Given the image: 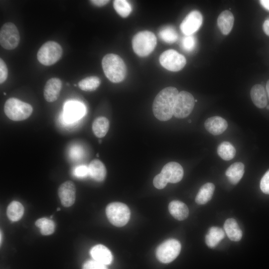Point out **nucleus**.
Returning a JSON list of instances; mask_svg holds the SVG:
<instances>
[{
    "label": "nucleus",
    "instance_id": "nucleus-4",
    "mask_svg": "<svg viewBox=\"0 0 269 269\" xmlns=\"http://www.w3.org/2000/svg\"><path fill=\"white\" fill-rule=\"evenodd\" d=\"M156 43V37L153 33L149 31H142L134 36L132 46L134 52L137 55L144 57L153 51Z\"/></svg>",
    "mask_w": 269,
    "mask_h": 269
},
{
    "label": "nucleus",
    "instance_id": "nucleus-7",
    "mask_svg": "<svg viewBox=\"0 0 269 269\" xmlns=\"http://www.w3.org/2000/svg\"><path fill=\"white\" fill-rule=\"evenodd\" d=\"M181 248V244L178 241L174 239H168L157 247L156 256L160 262L169 263L179 255Z\"/></svg>",
    "mask_w": 269,
    "mask_h": 269
},
{
    "label": "nucleus",
    "instance_id": "nucleus-32",
    "mask_svg": "<svg viewBox=\"0 0 269 269\" xmlns=\"http://www.w3.org/2000/svg\"><path fill=\"white\" fill-rule=\"evenodd\" d=\"M113 4L115 10L123 17H127L131 12V6L127 0H115Z\"/></svg>",
    "mask_w": 269,
    "mask_h": 269
},
{
    "label": "nucleus",
    "instance_id": "nucleus-13",
    "mask_svg": "<svg viewBox=\"0 0 269 269\" xmlns=\"http://www.w3.org/2000/svg\"><path fill=\"white\" fill-rule=\"evenodd\" d=\"M76 187L71 181H67L59 186L58 190V196L61 204L65 207L72 206L76 199Z\"/></svg>",
    "mask_w": 269,
    "mask_h": 269
},
{
    "label": "nucleus",
    "instance_id": "nucleus-12",
    "mask_svg": "<svg viewBox=\"0 0 269 269\" xmlns=\"http://www.w3.org/2000/svg\"><path fill=\"white\" fill-rule=\"evenodd\" d=\"M85 109L84 105L77 101H69L65 103L64 107V121L69 123L75 122L84 115Z\"/></svg>",
    "mask_w": 269,
    "mask_h": 269
},
{
    "label": "nucleus",
    "instance_id": "nucleus-26",
    "mask_svg": "<svg viewBox=\"0 0 269 269\" xmlns=\"http://www.w3.org/2000/svg\"><path fill=\"white\" fill-rule=\"evenodd\" d=\"M110 127L108 119L105 117L97 118L92 124V130L94 134L99 138H102L106 135Z\"/></svg>",
    "mask_w": 269,
    "mask_h": 269
},
{
    "label": "nucleus",
    "instance_id": "nucleus-37",
    "mask_svg": "<svg viewBox=\"0 0 269 269\" xmlns=\"http://www.w3.org/2000/svg\"><path fill=\"white\" fill-rule=\"evenodd\" d=\"M8 70L4 61L0 58V83L2 84L7 79Z\"/></svg>",
    "mask_w": 269,
    "mask_h": 269
},
{
    "label": "nucleus",
    "instance_id": "nucleus-20",
    "mask_svg": "<svg viewBox=\"0 0 269 269\" xmlns=\"http://www.w3.org/2000/svg\"><path fill=\"white\" fill-rule=\"evenodd\" d=\"M251 97L253 103L259 108H264L267 104L266 92L264 87L259 84L253 86L251 90Z\"/></svg>",
    "mask_w": 269,
    "mask_h": 269
},
{
    "label": "nucleus",
    "instance_id": "nucleus-46",
    "mask_svg": "<svg viewBox=\"0 0 269 269\" xmlns=\"http://www.w3.org/2000/svg\"><path fill=\"white\" fill-rule=\"evenodd\" d=\"M267 108L269 110V105L267 107Z\"/></svg>",
    "mask_w": 269,
    "mask_h": 269
},
{
    "label": "nucleus",
    "instance_id": "nucleus-25",
    "mask_svg": "<svg viewBox=\"0 0 269 269\" xmlns=\"http://www.w3.org/2000/svg\"><path fill=\"white\" fill-rule=\"evenodd\" d=\"M215 186L212 183L208 182L200 188L195 198V202L199 205H203L209 201L213 195Z\"/></svg>",
    "mask_w": 269,
    "mask_h": 269
},
{
    "label": "nucleus",
    "instance_id": "nucleus-5",
    "mask_svg": "<svg viewBox=\"0 0 269 269\" xmlns=\"http://www.w3.org/2000/svg\"><path fill=\"white\" fill-rule=\"evenodd\" d=\"M63 50L59 44L53 41L44 43L37 54L39 62L45 66H50L56 63L62 55Z\"/></svg>",
    "mask_w": 269,
    "mask_h": 269
},
{
    "label": "nucleus",
    "instance_id": "nucleus-27",
    "mask_svg": "<svg viewBox=\"0 0 269 269\" xmlns=\"http://www.w3.org/2000/svg\"><path fill=\"white\" fill-rule=\"evenodd\" d=\"M24 213V207L19 202L13 201L7 207L6 215L11 221L16 222L19 220Z\"/></svg>",
    "mask_w": 269,
    "mask_h": 269
},
{
    "label": "nucleus",
    "instance_id": "nucleus-35",
    "mask_svg": "<svg viewBox=\"0 0 269 269\" xmlns=\"http://www.w3.org/2000/svg\"><path fill=\"white\" fill-rule=\"evenodd\" d=\"M167 183L168 181L160 173L156 175L153 180L154 187L158 189L164 188Z\"/></svg>",
    "mask_w": 269,
    "mask_h": 269
},
{
    "label": "nucleus",
    "instance_id": "nucleus-43",
    "mask_svg": "<svg viewBox=\"0 0 269 269\" xmlns=\"http://www.w3.org/2000/svg\"><path fill=\"white\" fill-rule=\"evenodd\" d=\"M266 89H267V92L268 93L269 98V80L267 81V83L266 84Z\"/></svg>",
    "mask_w": 269,
    "mask_h": 269
},
{
    "label": "nucleus",
    "instance_id": "nucleus-14",
    "mask_svg": "<svg viewBox=\"0 0 269 269\" xmlns=\"http://www.w3.org/2000/svg\"><path fill=\"white\" fill-rule=\"evenodd\" d=\"M160 173L168 182L176 183L182 179L184 172L180 164L176 162H169L163 167Z\"/></svg>",
    "mask_w": 269,
    "mask_h": 269
},
{
    "label": "nucleus",
    "instance_id": "nucleus-3",
    "mask_svg": "<svg viewBox=\"0 0 269 269\" xmlns=\"http://www.w3.org/2000/svg\"><path fill=\"white\" fill-rule=\"evenodd\" d=\"M4 112L9 119L14 121H21L31 116L33 108L27 103L15 98H10L5 102Z\"/></svg>",
    "mask_w": 269,
    "mask_h": 269
},
{
    "label": "nucleus",
    "instance_id": "nucleus-31",
    "mask_svg": "<svg viewBox=\"0 0 269 269\" xmlns=\"http://www.w3.org/2000/svg\"><path fill=\"white\" fill-rule=\"evenodd\" d=\"M159 37L164 42L172 43L178 39V34L175 29L172 26H165L158 33Z\"/></svg>",
    "mask_w": 269,
    "mask_h": 269
},
{
    "label": "nucleus",
    "instance_id": "nucleus-45",
    "mask_svg": "<svg viewBox=\"0 0 269 269\" xmlns=\"http://www.w3.org/2000/svg\"><path fill=\"white\" fill-rule=\"evenodd\" d=\"M57 211H60V208H58L57 209Z\"/></svg>",
    "mask_w": 269,
    "mask_h": 269
},
{
    "label": "nucleus",
    "instance_id": "nucleus-1",
    "mask_svg": "<svg viewBox=\"0 0 269 269\" xmlns=\"http://www.w3.org/2000/svg\"><path fill=\"white\" fill-rule=\"evenodd\" d=\"M178 93L177 89L173 87L165 88L158 93L152 104V111L156 118L161 121L171 118Z\"/></svg>",
    "mask_w": 269,
    "mask_h": 269
},
{
    "label": "nucleus",
    "instance_id": "nucleus-10",
    "mask_svg": "<svg viewBox=\"0 0 269 269\" xmlns=\"http://www.w3.org/2000/svg\"><path fill=\"white\" fill-rule=\"evenodd\" d=\"M159 60L163 67L173 72L181 70L186 63L185 57L173 49L164 51L160 55Z\"/></svg>",
    "mask_w": 269,
    "mask_h": 269
},
{
    "label": "nucleus",
    "instance_id": "nucleus-36",
    "mask_svg": "<svg viewBox=\"0 0 269 269\" xmlns=\"http://www.w3.org/2000/svg\"><path fill=\"white\" fill-rule=\"evenodd\" d=\"M260 188L263 193L269 194V170L264 174L261 180Z\"/></svg>",
    "mask_w": 269,
    "mask_h": 269
},
{
    "label": "nucleus",
    "instance_id": "nucleus-29",
    "mask_svg": "<svg viewBox=\"0 0 269 269\" xmlns=\"http://www.w3.org/2000/svg\"><path fill=\"white\" fill-rule=\"evenodd\" d=\"M100 83V79L98 77L90 76L80 81L78 85L83 91H93L99 87Z\"/></svg>",
    "mask_w": 269,
    "mask_h": 269
},
{
    "label": "nucleus",
    "instance_id": "nucleus-39",
    "mask_svg": "<svg viewBox=\"0 0 269 269\" xmlns=\"http://www.w3.org/2000/svg\"><path fill=\"white\" fill-rule=\"evenodd\" d=\"M108 0H92L90 2L97 6H104L109 2Z\"/></svg>",
    "mask_w": 269,
    "mask_h": 269
},
{
    "label": "nucleus",
    "instance_id": "nucleus-23",
    "mask_svg": "<svg viewBox=\"0 0 269 269\" xmlns=\"http://www.w3.org/2000/svg\"><path fill=\"white\" fill-rule=\"evenodd\" d=\"M244 168L243 163L237 162L227 168L225 174L231 183L235 185L240 181L244 175Z\"/></svg>",
    "mask_w": 269,
    "mask_h": 269
},
{
    "label": "nucleus",
    "instance_id": "nucleus-44",
    "mask_svg": "<svg viewBox=\"0 0 269 269\" xmlns=\"http://www.w3.org/2000/svg\"><path fill=\"white\" fill-rule=\"evenodd\" d=\"M2 240V232H1V230H0V245L1 244Z\"/></svg>",
    "mask_w": 269,
    "mask_h": 269
},
{
    "label": "nucleus",
    "instance_id": "nucleus-11",
    "mask_svg": "<svg viewBox=\"0 0 269 269\" xmlns=\"http://www.w3.org/2000/svg\"><path fill=\"white\" fill-rule=\"evenodd\" d=\"M203 17L198 10L191 11L183 20L180 25L181 32L185 35H192L201 26Z\"/></svg>",
    "mask_w": 269,
    "mask_h": 269
},
{
    "label": "nucleus",
    "instance_id": "nucleus-33",
    "mask_svg": "<svg viewBox=\"0 0 269 269\" xmlns=\"http://www.w3.org/2000/svg\"><path fill=\"white\" fill-rule=\"evenodd\" d=\"M196 39L193 35H185L181 40V47L186 51L190 52L196 46Z\"/></svg>",
    "mask_w": 269,
    "mask_h": 269
},
{
    "label": "nucleus",
    "instance_id": "nucleus-24",
    "mask_svg": "<svg viewBox=\"0 0 269 269\" xmlns=\"http://www.w3.org/2000/svg\"><path fill=\"white\" fill-rule=\"evenodd\" d=\"M225 237L224 231L220 228H210L205 236V242L209 248L215 247Z\"/></svg>",
    "mask_w": 269,
    "mask_h": 269
},
{
    "label": "nucleus",
    "instance_id": "nucleus-16",
    "mask_svg": "<svg viewBox=\"0 0 269 269\" xmlns=\"http://www.w3.org/2000/svg\"><path fill=\"white\" fill-rule=\"evenodd\" d=\"M206 130L213 135L222 134L227 128V121L222 117L214 116L207 119L204 123Z\"/></svg>",
    "mask_w": 269,
    "mask_h": 269
},
{
    "label": "nucleus",
    "instance_id": "nucleus-8",
    "mask_svg": "<svg viewBox=\"0 0 269 269\" xmlns=\"http://www.w3.org/2000/svg\"><path fill=\"white\" fill-rule=\"evenodd\" d=\"M20 36L18 30L12 22H6L0 28V44L4 49L12 50L18 45Z\"/></svg>",
    "mask_w": 269,
    "mask_h": 269
},
{
    "label": "nucleus",
    "instance_id": "nucleus-6",
    "mask_svg": "<svg viewBox=\"0 0 269 269\" xmlns=\"http://www.w3.org/2000/svg\"><path fill=\"white\" fill-rule=\"evenodd\" d=\"M106 213L110 223L117 227H122L127 224L131 214L128 206L121 202H113L108 204Z\"/></svg>",
    "mask_w": 269,
    "mask_h": 269
},
{
    "label": "nucleus",
    "instance_id": "nucleus-30",
    "mask_svg": "<svg viewBox=\"0 0 269 269\" xmlns=\"http://www.w3.org/2000/svg\"><path fill=\"white\" fill-rule=\"evenodd\" d=\"M35 224L40 228V232L43 235H49L54 232L55 224L51 219L47 218H40L36 221Z\"/></svg>",
    "mask_w": 269,
    "mask_h": 269
},
{
    "label": "nucleus",
    "instance_id": "nucleus-38",
    "mask_svg": "<svg viewBox=\"0 0 269 269\" xmlns=\"http://www.w3.org/2000/svg\"><path fill=\"white\" fill-rule=\"evenodd\" d=\"M74 174L78 177H84L89 174L88 167L81 165L77 167L74 170Z\"/></svg>",
    "mask_w": 269,
    "mask_h": 269
},
{
    "label": "nucleus",
    "instance_id": "nucleus-47",
    "mask_svg": "<svg viewBox=\"0 0 269 269\" xmlns=\"http://www.w3.org/2000/svg\"><path fill=\"white\" fill-rule=\"evenodd\" d=\"M188 122H189V123H191V120H189Z\"/></svg>",
    "mask_w": 269,
    "mask_h": 269
},
{
    "label": "nucleus",
    "instance_id": "nucleus-28",
    "mask_svg": "<svg viewBox=\"0 0 269 269\" xmlns=\"http://www.w3.org/2000/svg\"><path fill=\"white\" fill-rule=\"evenodd\" d=\"M217 153L222 159L230 160L235 156L236 149L229 142L223 141L218 146Z\"/></svg>",
    "mask_w": 269,
    "mask_h": 269
},
{
    "label": "nucleus",
    "instance_id": "nucleus-42",
    "mask_svg": "<svg viewBox=\"0 0 269 269\" xmlns=\"http://www.w3.org/2000/svg\"><path fill=\"white\" fill-rule=\"evenodd\" d=\"M260 1L264 7L269 10V0H262Z\"/></svg>",
    "mask_w": 269,
    "mask_h": 269
},
{
    "label": "nucleus",
    "instance_id": "nucleus-2",
    "mask_svg": "<svg viewBox=\"0 0 269 269\" xmlns=\"http://www.w3.org/2000/svg\"><path fill=\"white\" fill-rule=\"evenodd\" d=\"M103 71L107 78L113 83H119L125 78L127 69L120 56L110 53L106 55L102 61Z\"/></svg>",
    "mask_w": 269,
    "mask_h": 269
},
{
    "label": "nucleus",
    "instance_id": "nucleus-15",
    "mask_svg": "<svg viewBox=\"0 0 269 269\" xmlns=\"http://www.w3.org/2000/svg\"><path fill=\"white\" fill-rule=\"evenodd\" d=\"M62 81L57 78L49 79L44 87L43 95L48 102H53L59 97L62 89Z\"/></svg>",
    "mask_w": 269,
    "mask_h": 269
},
{
    "label": "nucleus",
    "instance_id": "nucleus-21",
    "mask_svg": "<svg viewBox=\"0 0 269 269\" xmlns=\"http://www.w3.org/2000/svg\"><path fill=\"white\" fill-rule=\"evenodd\" d=\"M89 175L95 180L102 181L106 176L107 171L105 165L99 159L91 161L89 166Z\"/></svg>",
    "mask_w": 269,
    "mask_h": 269
},
{
    "label": "nucleus",
    "instance_id": "nucleus-19",
    "mask_svg": "<svg viewBox=\"0 0 269 269\" xmlns=\"http://www.w3.org/2000/svg\"><path fill=\"white\" fill-rule=\"evenodd\" d=\"M234 22L232 13L227 10L222 11L219 15L217 23L221 32L224 35L228 34L231 31Z\"/></svg>",
    "mask_w": 269,
    "mask_h": 269
},
{
    "label": "nucleus",
    "instance_id": "nucleus-34",
    "mask_svg": "<svg viewBox=\"0 0 269 269\" xmlns=\"http://www.w3.org/2000/svg\"><path fill=\"white\" fill-rule=\"evenodd\" d=\"M82 269H108L106 265L101 264L94 260L85 262Z\"/></svg>",
    "mask_w": 269,
    "mask_h": 269
},
{
    "label": "nucleus",
    "instance_id": "nucleus-40",
    "mask_svg": "<svg viewBox=\"0 0 269 269\" xmlns=\"http://www.w3.org/2000/svg\"><path fill=\"white\" fill-rule=\"evenodd\" d=\"M81 149L78 147H74L71 150V155L73 157H78L81 155Z\"/></svg>",
    "mask_w": 269,
    "mask_h": 269
},
{
    "label": "nucleus",
    "instance_id": "nucleus-9",
    "mask_svg": "<svg viewBox=\"0 0 269 269\" xmlns=\"http://www.w3.org/2000/svg\"><path fill=\"white\" fill-rule=\"evenodd\" d=\"M195 104V100L191 94L182 91L180 92L176 97L173 115L177 118H184L190 115Z\"/></svg>",
    "mask_w": 269,
    "mask_h": 269
},
{
    "label": "nucleus",
    "instance_id": "nucleus-18",
    "mask_svg": "<svg viewBox=\"0 0 269 269\" xmlns=\"http://www.w3.org/2000/svg\"><path fill=\"white\" fill-rule=\"evenodd\" d=\"M168 210L170 214L179 221L185 220L189 215V209L186 205L178 200H173L170 202Z\"/></svg>",
    "mask_w": 269,
    "mask_h": 269
},
{
    "label": "nucleus",
    "instance_id": "nucleus-17",
    "mask_svg": "<svg viewBox=\"0 0 269 269\" xmlns=\"http://www.w3.org/2000/svg\"><path fill=\"white\" fill-rule=\"evenodd\" d=\"M93 260L105 265H110L113 261L111 251L105 246L99 244L93 247L90 251Z\"/></svg>",
    "mask_w": 269,
    "mask_h": 269
},
{
    "label": "nucleus",
    "instance_id": "nucleus-22",
    "mask_svg": "<svg viewBox=\"0 0 269 269\" xmlns=\"http://www.w3.org/2000/svg\"><path fill=\"white\" fill-rule=\"evenodd\" d=\"M224 229L228 237L231 241L238 242L242 239V230L234 219H227L224 224Z\"/></svg>",
    "mask_w": 269,
    "mask_h": 269
},
{
    "label": "nucleus",
    "instance_id": "nucleus-41",
    "mask_svg": "<svg viewBox=\"0 0 269 269\" xmlns=\"http://www.w3.org/2000/svg\"><path fill=\"white\" fill-rule=\"evenodd\" d=\"M263 29L265 33L269 36V18L264 21L263 23Z\"/></svg>",
    "mask_w": 269,
    "mask_h": 269
}]
</instances>
